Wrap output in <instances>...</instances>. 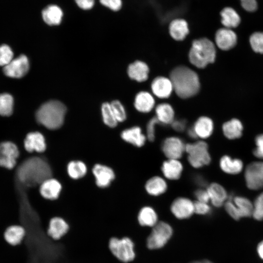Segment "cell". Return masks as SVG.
<instances>
[{
    "label": "cell",
    "instance_id": "1",
    "mask_svg": "<svg viewBox=\"0 0 263 263\" xmlns=\"http://www.w3.org/2000/svg\"><path fill=\"white\" fill-rule=\"evenodd\" d=\"M173 91L178 96L187 99L196 95L200 91L201 84L198 74L190 68L180 65L170 73Z\"/></svg>",
    "mask_w": 263,
    "mask_h": 263
},
{
    "label": "cell",
    "instance_id": "2",
    "mask_svg": "<svg viewBox=\"0 0 263 263\" xmlns=\"http://www.w3.org/2000/svg\"><path fill=\"white\" fill-rule=\"evenodd\" d=\"M18 177L23 184L33 187L52 177L53 171L49 162L40 157H32L24 161L19 168Z\"/></svg>",
    "mask_w": 263,
    "mask_h": 263
},
{
    "label": "cell",
    "instance_id": "3",
    "mask_svg": "<svg viewBox=\"0 0 263 263\" xmlns=\"http://www.w3.org/2000/svg\"><path fill=\"white\" fill-rule=\"evenodd\" d=\"M66 112L65 106L57 100H51L42 104L38 110L36 118L38 123L47 129L56 130L63 124Z\"/></svg>",
    "mask_w": 263,
    "mask_h": 263
},
{
    "label": "cell",
    "instance_id": "4",
    "mask_svg": "<svg viewBox=\"0 0 263 263\" xmlns=\"http://www.w3.org/2000/svg\"><path fill=\"white\" fill-rule=\"evenodd\" d=\"M215 44L210 39L202 38L194 39L188 53L190 63L199 69H203L215 60Z\"/></svg>",
    "mask_w": 263,
    "mask_h": 263
},
{
    "label": "cell",
    "instance_id": "5",
    "mask_svg": "<svg viewBox=\"0 0 263 263\" xmlns=\"http://www.w3.org/2000/svg\"><path fill=\"white\" fill-rule=\"evenodd\" d=\"M185 153L187 160L193 168L198 169L208 165L211 161L208 146L204 140H197L186 144Z\"/></svg>",
    "mask_w": 263,
    "mask_h": 263
},
{
    "label": "cell",
    "instance_id": "6",
    "mask_svg": "<svg viewBox=\"0 0 263 263\" xmlns=\"http://www.w3.org/2000/svg\"><path fill=\"white\" fill-rule=\"evenodd\" d=\"M109 248L113 256L123 263H128L135 258L134 244L128 237H113L109 242Z\"/></svg>",
    "mask_w": 263,
    "mask_h": 263
},
{
    "label": "cell",
    "instance_id": "7",
    "mask_svg": "<svg viewBox=\"0 0 263 263\" xmlns=\"http://www.w3.org/2000/svg\"><path fill=\"white\" fill-rule=\"evenodd\" d=\"M227 213L234 220L252 216L253 205L246 198L236 196L230 198L225 203Z\"/></svg>",
    "mask_w": 263,
    "mask_h": 263
},
{
    "label": "cell",
    "instance_id": "8",
    "mask_svg": "<svg viewBox=\"0 0 263 263\" xmlns=\"http://www.w3.org/2000/svg\"><path fill=\"white\" fill-rule=\"evenodd\" d=\"M147 239V244L150 249L162 247L172 234L171 226L165 222H158L154 226Z\"/></svg>",
    "mask_w": 263,
    "mask_h": 263
},
{
    "label": "cell",
    "instance_id": "9",
    "mask_svg": "<svg viewBox=\"0 0 263 263\" xmlns=\"http://www.w3.org/2000/svg\"><path fill=\"white\" fill-rule=\"evenodd\" d=\"M186 145L180 137L170 136L163 140L161 148L167 159H180L185 153Z\"/></svg>",
    "mask_w": 263,
    "mask_h": 263
},
{
    "label": "cell",
    "instance_id": "10",
    "mask_svg": "<svg viewBox=\"0 0 263 263\" xmlns=\"http://www.w3.org/2000/svg\"><path fill=\"white\" fill-rule=\"evenodd\" d=\"M213 130L212 120L207 116H202L198 118L188 130V135L191 138L204 141L212 134Z\"/></svg>",
    "mask_w": 263,
    "mask_h": 263
},
{
    "label": "cell",
    "instance_id": "11",
    "mask_svg": "<svg viewBox=\"0 0 263 263\" xmlns=\"http://www.w3.org/2000/svg\"><path fill=\"white\" fill-rule=\"evenodd\" d=\"M19 154V148L14 142L10 141L0 142V167L7 169H13Z\"/></svg>",
    "mask_w": 263,
    "mask_h": 263
},
{
    "label": "cell",
    "instance_id": "12",
    "mask_svg": "<svg viewBox=\"0 0 263 263\" xmlns=\"http://www.w3.org/2000/svg\"><path fill=\"white\" fill-rule=\"evenodd\" d=\"M92 172L95 185L102 189L110 186L116 177L113 169L102 163L95 164L92 167Z\"/></svg>",
    "mask_w": 263,
    "mask_h": 263
},
{
    "label": "cell",
    "instance_id": "13",
    "mask_svg": "<svg viewBox=\"0 0 263 263\" xmlns=\"http://www.w3.org/2000/svg\"><path fill=\"white\" fill-rule=\"evenodd\" d=\"M247 187L258 190L263 188V162H254L246 168L244 173Z\"/></svg>",
    "mask_w": 263,
    "mask_h": 263
},
{
    "label": "cell",
    "instance_id": "14",
    "mask_svg": "<svg viewBox=\"0 0 263 263\" xmlns=\"http://www.w3.org/2000/svg\"><path fill=\"white\" fill-rule=\"evenodd\" d=\"M170 211L177 219H188L194 213V202L186 197L175 198L170 207Z\"/></svg>",
    "mask_w": 263,
    "mask_h": 263
},
{
    "label": "cell",
    "instance_id": "15",
    "mask_svg": "<svg viewBox=\"0 0 263 263\" xmlns=\"http://www.w3.org/2000/svg\"><path fill=\"white\" fill-rule=\"evenodd\" d=\"M29 69V62L27 56L21 55L13 59L3 68L4 74L12 78H21L24 76Z\"/></svg>",
    "mask_w": 263,
    "mask_h": 263
},
{
    "label": "cell",
    "instance_id": "16",
    "mask_svg": "<svg viewBox=\"0 0 263 263\" xmlns=\"http://www.w3.org/2000/svg\"><path fill=\"white\" fill-rule=\"evenodd\" d=\"M62 188V185L58 179L50 177L39 185L38 191L43 198L53 201L59 198Z\"/></svg>",
    "mask_w": 263,
    "mask_h": 263
},
{
    "label": "cell",
    "instance_id": "17",
    "mask_svg": "<svg viewBox=\"0 0 263 263\" xmlns=\"http://www.w3.org/2000/svg\"><path fill=\"white\" fill-rule=\"evenodd\" d=\"M23 144L24 149L29 153H43L47 148L45 137L37 131L28 133L24 139Z\"/></svg>",
    "mask_w": 263,
    "mask_h": 263
},
{
    "label": "cell",
    "instance_id": "18",
    "mask_svg": "<svg viewBox=\"0 0 263 263\" xmlns=\"http://www.w3.org/2000/svg\"><path fill=\"white\" fill-rule=\"evenodd\" d=\"M70 229L67 221L60 216H55L49 221L46 230L49 237L55 241H58L66 235Z\"/></svg>",
    "mask_w": 263,
    "mask_h": 263
},
{
    "label": "cell",
    "instance_id": "19",
    "mask_svg": "<svg viewBox=\"0 0 263 263\" xmlns=\"http://www.w3.org/2000/svg\"><path fill=\"white\" fill-rule=\"evenodd\" d=\"M150 88L152 94L160 99L169 98L173 92L170 79L163 76L154 78L151 83Z\"/></svg>",
    "mask_w": 263,
    "mask_h": 263
},
{
    "label": "cell",
    "instance_id": "20",
    "mask_svg": "<svg viewBox=\"0 0 263 263\" xmlns=\"http://www.w3.org/2000/svg\"><path fill=\"white\" fill-rule=\"evenodd\" d=\"M120 137L124 142L137 148L144 146L147 140L146 134L137 126L124 129L121 132Z\"/></svg>",
    "mask_w": 263,
    "mask_h": 263
},
{
    "label": "cell",
    "instance_id": "21",
    "mask_svg": "<svg viewBox=\"0 0 263 263\" xmlns=\"http://www.w3.org/2000/svg\"><path fill=\"white\" fill-rule=\"evenodd\" d=\"M237 40V35L231 29L222 28L219 29L215 33V43L222 50L231 49L236 45Z\"/></svg>",
    "mask_w": 263,
    "mask_h": 263
},
{
    "label": "cell",
    "instance_id": "22",
    "mask_svg": "<svg viewBox=\"0 0 263 263\" xmlns=\"http://www.w3.org/2000/svg\"><path fill=\"white\" fill-rule=\"evenodd\" d=\"M161 170L166 180L176 181L181 178L184 166L180 159H167L162 163Z\"/></svg>",
    "mask_w": 263,
    "mask_h": 263
},
{
    "label": "cell",
    "instance_id": "23",
    "mask_svg": "<svg viewBox=\"0 0 263 263\" xmlns=\"http://www.w3.org/2000/svg\"><path fill=\"white\" fill-rule=\"evenodd\" d=\"M168 29L170 36L176 41L184 40L189 33L188 22L181 18L172 19L169 23Z\"/></svg>",
    "mask_w": 263,
    "mask_h": 263
},
{
    "label": "cell",
    "instance_id": "24",
    "mask_svg": "<svg viewBox=\"0 0 263 263\" xmlns=\"http://www.w3.org/2000/svg\"><path fill=\"white\" fill-rule=\"evenodd\" d=\"M144 188L146 193L150 196L157 197L167 191L168 185L166 179L163 176L155 175L147 180Z\"/></svg>",
    "mask_w": 263,
    "mask_h": 263
},
{
    "label": "cell",
    "instance_id": "25",
    "mask_svg": "<svg viewBox=\"0 0 263 263\" xmlns=\"http://www.w3.org/2000/svg\"><path fill=\"white\" fill-rule=\"evenodd\" d=\"M150 73V69L146 63L141 60H136L131 63L127 69L130 78L138 82L146 81Z\"/></svg>",
    "mask_w": 263,
    "mask_h": 263
},
{
    "label": "cell",
    "instance_id": "26",
    "mask_svg": "<svg viewBox=\"0 0 263 263\" xmlns=\"http://www.w3.org/2000/svg\"><path fill=\"white\" fill-rule=\"evenodd\" d=\"M155 99L152 94L147 91H140L135 95L134 106L135 109L141 113H148L155 107Z\"/></svg>",
    "mask_w": 263,
    "mask_h": 263
},
{
    "label": "cell",
    "instance_id": "27",
    "mask_svg": "<svg viewBox=\"0 0 263 263\" xmlns=\"http://www.w3.org/2000/svg\"><path fill=\"white\" fill-rule=\"evenodd\" d=\"M206 189L209 202L213 206L219 207L225 204L227 199V194L222 185L217 183H212L208 185Z\"/></svg>",
    "mask_w": 263,
    "mask_h": 263
},
{
    "label": "cell",
    "instance_id": "28",
    "mask_svg": "<svg viewBox=\"0 0 263 263\" xmlns=\"http://www.w3.org/2000/svg\"><path fill=\"white\" fill-rule=\"evenodd\" d=\"M41 14L44 21L47 24L53 26L61 23L63 13L58 6L50 4L42 10Z\"/></svg>",
    "mask_w": 263,
    "mask_h": 263
},
{
    "label": "cell",
    "instance_id": "29",
    "mask_svg": "<svg viewBox=\"0 0 263 263\" xmlns=\"http://www.w3.org/2000/svg\"><path fill=\"white\" fill-rule=\"evenodd\" d=\"M155 117L159 123L171 125L175 119V112L172 106L168 103H161L155 109Z\"/></svg>",
    "mask_w": 263,
    "mask_h": 263
},
{
    "label": "cell",
    "instance_id": "30",
    "mask_svg": "<svg viewBox=\"0 0 263 263\" xmlns=\"http://www.w3.org/2000/svg\"><path fill=\"white\" fill-rule=\"evenodd\" d=\"M66 172L68 176L72 180H77L85 177L88 172L86 163L80 160H72L66 165Z\"/></svg>",
    "mask_w": 263,
    "mask_h": 263
},
{
    "label": "cell",
    "instance_id": "31",
    "mask_svg": "<svg viewBox=\"0 0 263 263\" xmlns=\"http://www.w3.org/2000/svg\"><path fill=\"white\" fill-rule=\"evenodd\" d=\"M26 233V230L22 226L13 225L7 228L4 232V237L8 244L17 245L23 241Z\"/></svg>",
    "mask_w": 263,
    "mask_h": 263
},
{
    "label": "cell",
    "instance_id": "32",
    "mask_svg": "<svg viewBox=\"0 0 263 263\" xmlns=\"http://www.w3.org/2000/svg\"><path fill=\"white\" fill-rule=\"evenodd\" d=\"M137 219L142 226H154L158 223V215L152 207L146 206L140 209Z\"/></svg>",
    "mask_w": 263,
    "mask_h": 263
},
{
    "label": "cell",
    "instance_id": "33",
    "mask_svg": "<svg viewBox=\"0 0 263 263\" xmlns=\"http://www.w3.org/2000/svg\"><path fill=\"white\" fill-rule=\"evenodd\" d=\"M243 126L241 122L237 118H233L224 123L222 131L224 135L228 139L240 138L242 135Z\"/></svg>",
    "mask_w": 263,
    "mask_h": 263
},
{
    "label": "cell",
    "instance_id": "34",
    "mask_svg": "<svg viewBox=\"0 0 263 263\" xmlns=\"http://www.w3.org/2000/svg\"><path fill=\"white\" fill-rule=\"evenodd\" d=\"M219 164L221 169L224 172L231 174L240 173L243 168V164L241 160L232 159L228 155L222 157Z\"/></svg>",
    "mask_w": 263,
    "mask_h": 263
},
{
    "label": "cell",
    "instance_id": "35",
    "mask_svg": "<svg viewBox=\"0 0 263 263\" xmlns=\"http://www.w3.org/2000/svg\"><path fill=\"white\" fill-rule=\"evenodd\" d=\"M221 23L225 28L231 29L237 27L241 22L237 12L232 8L226 7L220 12Z\"/></svg>",
    "mask_w": 263,
    "mask_h": 263
},
{
    "label": "cell",
    "instance_id": "36",
    "mask_svg": "<svg viewBox=\"0 0 263 263\" xmlns=\"http://www.w3.org/2000/svg\"><path fill=\"white\" fill-rule=\"evenodd\" d=\"M14 99L11 95L4 93L0 94V115L9 116L13 113Z\"/></svg>",
    "mask_w": 263,
    "mask_h": 263
},
{
    "label": "cell",
    "instance_id": "37",
    "mask_svg": "<svg viewBox=\"0 0 263 263\" xmlns=\"http://www.w3.org/2000/svg\"><path fill=\"white\" fill-rule=\"evenodd\" d=\"M101 113L103 121L107 126L111 128L117 126L118 122L113 112L110 103H104L102 104Z\"/></svg>",
    "mask_w": 263,
    "mask_h": 263
},
{
    "label": "cell",
    "instance_id": "38",
    "mask_svg": "<svg viewBox=\"0 0 263 263\" xmlns=\"http://www.w3.org/2000/svg\"><path fill=\"white\" fill-rule=\"evenodd\" d=\"M249 42L255 52L263 54V32L253 33L249 38Z\"/></svg>",
    "mask_w": 263,
    "mask_h": 263
},
{
    "label": "cell",
    "instance_id": "39",
    "mask_svg": "<svg viewBox=\"0 0 263 263\" xmlns=\"http://www.w3.org/2000/svg\"><path fill=\"white\" fill-rule=\"evenodd\" d=\"M112 109L118 122H123L127 119L126 110L118 100H114L110 103Z\"/></svg>",
    "mask_w": 263,
    "mask_h": 263
},
{
    "label": "cell",
    "instance_id": "40",
    "mask_svg": "<svg viewBox=\"0 0 263 263\" xmlns=\"http://www.w3.org/2000/svg\"><path fill=\"white\" fill-rule=\"evenodd\" d=\"M13 52L8 45H0V66L4 67L13 59Z\"/></svg>",
    "mask_w": 263,
    "mask_h": 263
},
{
    "label": "cell",
    "instance_id": "41",
    "mask_svg": "<svg viewBox=\"0 0 263 263\" xmlns=\"http://www.w3.org/2000/svg\"><path fill=\"white\" fill-rule=\"evenodd\" d=\"M253 205L252 216L257 220H263V192L256 198Z\"/></svg>",
    "mask_w": 263,
    "mask_h": 263
},
{
    "label": "cell",
    "instance_id": "42",
    "mask_svg": "<svg viewBox=\"0 0 263 263\" xmlns=\"http://www.w3.org/2000/svg\"><path fill=\"white\" fill-rule=\"evenodd\" d=\"M159 124L155 117L150 118L146 125V135L147 140L150 142L154 141L156 136V127Z\"/></svg>",
    "mask_w": 263,
    "mask_h": 263
},
{
    "label": "cell",
    "instance_id": "43",
    "mask_svg": "<svg viewBox=\"0 0 263 263\" xmlns=\"http://www.w3.org/2000/svg\"><path fill=\"white\" fill-rule=\"evenodd\" d=\"M211 210L208 203L195 201L194 202V213L199 215L208 214Z\"/></svg>",
    "mask_w": 263,
    "mask_h": 263
},
{
    "label": "cell",
    "instance_id": "44",
    "mask_svg": "<svg viewBox=\"0 0 263 263\" xmlns=\"http://www.w3.org/2000/svg\"><path fill=\"white\" fill-rule=\"evenodd\" d=\"M101 4L113 11H118L122 6V0H99Z\"/></svg>",
    "mask_w": 263,
    "mask_h": 263
},
{
    "label": "cell",
    "instance_id": "45",
    "mask_svg": "<svg viewBox=\"0 0 263 263\" xmlns=\"http://www.w3.org/2000/svg\"><path fill=\"white\" fill-rule=\"evenodd\" d=\"M255 143L256 148L253 150V154L256 157L263 159V134L256 137Z\"/></svg>",
    "mask_w": 263,
    "mask_h": 263
},
{
    "label": "cell",
    "instance_id": "46",
    "mask_svg": "<svg viewBox=\"0 0 263 263\" xmlns=\"http://www.w3.org/2000/svg\"><path fill=\"white\" fill-rule=\"evenodd\" d=\"M194 195L196 201L208 203L209 202V198L207 189L199 188L195 191Z\"/></svg>",
    "mask_w": 263,
    "mask_h": 263
},
{
    "label": "cell",
    "instance_id": "47",
    "mask_svg": "<svg viewBox=\"0 0 263 263\" xmlns=\"http://www.w3.org/2000/svg\"><path fill=\"white\" fill-rule=\"evenodd\" d=\"M241 5L246 11L250 12L255 11L258 7L256 0H240Z\"/></svg>",
    "mask_w": 263,
    "mask_h": 263
},
{
    "label": "cell",
    "instance_id": "48",
    "mask_svg": "<svg viewBox=\"0 0 263 263\" xmlns=\"http://www.w3.org/2000/svg\"><path fill=\"white\" fill-rule=\"evenodd\" d=\"M171 127L176 132H184L187 127V122L185 119H174L171 124Z\"/></svg>",
    "mask_w": 263,
    "mask_h": 263
},
{
    "label": "cell",
    "instance_id": "49",
    "mask_svg": "<svg viewBox=\"0 0 263 263\" xmlns=\"http://www.w3.org/2000/svg\"><path fill=\"white\" fill-rule=\"evenodd\" d=\"M77 5L83 10H89L94 4V0H75Z\"/></svg>",
    "mask_w": 263,
    "mask_h": 263
},
{
    "label": "cell",
    "instance_id": "50",
    "mask_svg": "<svg viewBox=\"0 0 263 263\" xmlns=\"http://www.w3.org/2000/svg\"><path fill=\"white\" fill-rule=\"evenodd\" d=\"M194 181L196 184L199 187V188H203L206 185V181L205 178L201 175H196L195 176Z\"/></svg>",
    "mask_w": 263,
    "mask_h": 263
},
{
    "label": "cell",
    "instance_id": "51",
    "mask_svg": "<svg viewBox=\"0 0 263 263\" xmlns=\"http://www.w3.org/2000/svg\"><path fill=\"white\" fill-rule=\"evenodd\" d=\"M257 251L261 258L263 259V241L258 244Z\"/></svg>",
    "mask_w": 263,
    "mask_h": 263
},
{
    "label": "cell",
    "instance_id": "52",
    "mask_svg": "<svg viewBox=\"0 0 263 263\" xmlns=\"http://www.w3.org/2000/svg\"><path fill=\"white\" fill-rule=\"evenodd\" d=\"M191 263H212L208 260H203L202 261L193 262Z\"/></svg>",
    "mask_w": 263,
    "mask_h": 263
}]
</instances>
